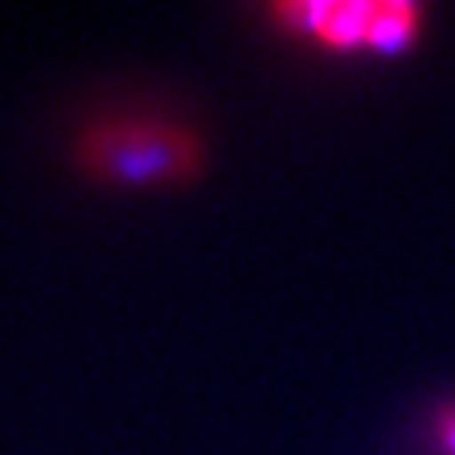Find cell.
Here are the masks:
<instances>
[{"mask_svg": "<svg viewBox=\"0 0 455 455\" xmlns=\"http://www.w3.org/2000/svg\"><path fill=\"white\" fill-rule=\"evenodd\" d=\"M76 160L88 176L116 188H168L196 176L204 148L188 128L156 116H112L80 132Z\"/></svg>", "mask_w": 455, "mask_h": 455, "instance_id": "obj_1", "label": "cell"}, {"mask_svg": "<svg viewBox=\"0 0 455 455\" xmlns=\"http://www.w3.org/2000/svg\"><path fill=\"white\" fill-rule=\"evenodd\" d=\"M288 28L307 32L331 48H376V52H400L419 32V8L403 0H307V4L275 8Z\"/></svg>", "mask_w": 455, "mask_h": 455, "instance_id": "obj_2", "label": "cell"}, {"mask_svg": "<svg viewBox=\"0 0 455 455\" xmlns=\"http://www.w3.org/2000/svg\"><path fill=\"white\" fill-rule=\"evenodd\" d=\"M440 443L448 455H455V408H448L440 416Z\"/></svg>", "mask_w": 455, "mask_h": 455, "instance_id": "obj_3", "label": "cell"}]
</instances>
